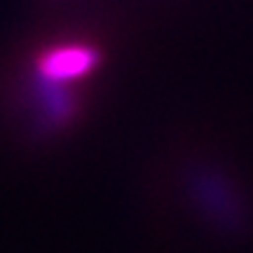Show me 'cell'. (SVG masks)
Here are the masks:
<instances>
[{"label": "cell", "mask_w": 253, "mask_h": 253, "mask_svg": "<svg viewBox=\"0 0 253 253\" xmlns=\"http://www.w3.org/2000/svg\"><path fill=\"white\" fill-rule=\"evenodd\" d=\"M99 54L84 45H68L56 47L52 52H47L38 61V71L47 80H73L82 78L96 66Z\"/></svg>", "instance_id": "1"}]
</instances>
